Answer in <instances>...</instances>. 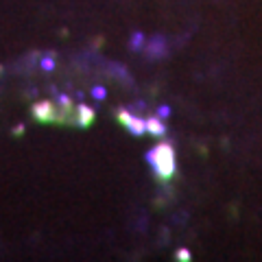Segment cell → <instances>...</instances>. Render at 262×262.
<instances>
[{
	"label": "cell",
	"instance_id": "cell-1",
	"mask_svg": "<svg viewBox=\"0 0 262 262\" xmlns=\"http://www.w3.org/2000/svg\"><path fill=\"white\" fill-rule=\"evenodd\" d=\"M146 160H149V164L155 170V175H158L160 179L173 177V173H175V149L168 142L158 144L149 155H146Z\"/></svg>",
	"mask_w": 262,
	"mask_h": 262
},
{
	"label": "cell",
	"instance_id": "cell-5",
	"mask_svg": "<svg viewBox=\"0 0 262 262\" xmlns=\"http://www.w3.org/2000/svg\"><path fill=\"white\" fill-rule=\"evenodd\" d=\"M179 260H188V258H190V256H188V251L186 249H182V251H179V256H177Z\"/></svg>",
	"mask_w": 262,
	"mask_h": 262
},
{
	"label": "cell",
	"instance_id": "cell-3",
	"mask_svg": "<svg viewBox=\"0 0 262 262\" xmlns=\"http://www.w3.org/2000/svg\"><path fill=\"white\" fill-rule=\"evenodd\" d=\"M144 122H146V134H151V136H164V131H166V127L158 118H146Z\"/></svg>",
	"mask_w": 262,
	"mask_h": 262
},
{
	"label": "cell",
	"instance_id": "cell-6",
	"mask_svg": "<svg viewBox=\"0 0 262 262\" xmlns=\"http://www.w3.org/2000/svg\"><path fill=\"white\" fill-rule=\"evenodd\" d=\"M168 112H170L168 107H160V116H162V118H166V116H168Z\"/></svg>",
	"mask_w": 262,
	"mask_h": 262
},
{
	"label": "cell",
	"instance_id": "cell-4",
	"mask_svg": "<svg viewBox=\"0 0 262 262\" xmlns=\"http://www.w3.org/2000/svg\"><path fill=\"white\" fill-rule=\"evenodd\" d=\"M94 98H105V90L96 88V90H94Z\"/></svg>",
	"mask_w": 262,
	"mask_h": 262
},
{
	"label": "cell",
	"instance_id": "cell-2",
	"mask_svg": "<svg viewBox=\"0 0 262 262\" xmlns=\"http://www.w3.org/2000/svg\"><path fill=\"white\" fill-rule=\"evenodd\" d=\"M118 120H120L122 125H125L134 136H142L144 131H146V122H144L142 118H138V116H131V114L125 112V110L118 112Z\"/></svg>",
	"mask_w": 262,
	"mask_h": 262
}]
</instances>
